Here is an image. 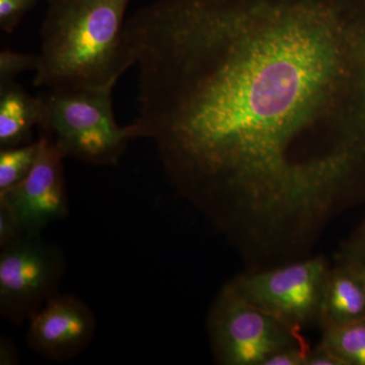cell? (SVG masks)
<instances>
[{
    "mask_svg": "<svg viewBox=\"0 0 365 365\" xmlns=\"http://www.w3.org/2000/svg\"><path fill=\"white\" fill-rule=\"evenodd\" d=\"M130 0H48L34 83L46 90L105 88L135 66L127 40Z\"/></svg>",
    "mask_w": 365,
    "mask_h": 365,
    "instance_id": "2",
    "label": "cell"
},
{
    "mask_svg": "<svg viewBox=\"0 0 365 365\" xmlns=\"http://www.w3.org/2000/svg\"><path fill=\"white\" fill-rule=\"evenodd\" d=\"M329 274L325 260L314 258L242 276L230 284L255 307L299 333L321 317Z\"/></svg>",
    "mask_w": 365,
    "mask_h": 365,
    "instance_id": "6",
    "label": "cell"
},
{
    "mask_svg": "<svg viewBox=\"0 0 365 365\" xmlns=\"http://www.w3.org/2000/svg\"><path fill=\"white\" fill-rule=\"evenodd\" d=\"M113 86L46 90L41 135L64 158L93 165H116L129 141L131 124L120 126L113 110Z\"/></svg>",
    "mask_w": 365,
    "mask_h": 365,
    "instance_id": "3",
    "label": "cell"
},
{
    "mask_svg": "<svg viewBox=\"0 0 365 365\" xmlns=\"http://www.w3.org/2000/svg\"><path fill=\"white\" fill-rule=\"evenodd\" d=\"M66 259L41 234H25L1 248L0 313L21 325L58 294Z\"/></svg>",
    "mask_w": 365,
    "mask_h": 365,
    "instance_id": "5",
    "label": "cell"
},
{
    "mask_svg": "<svg viewBox=\"0 0 365 365\" xmlns=\"http://www.w3.org/2000/svg\"><path fill=\"white\" fill-rule=\"evenodd\" d=\"M18 364V354L11 340L1 338L0 341V364L11 365Z\"/></svg>",
    "mask_w": 365,
    "mask_h": 365,
    "instance_id": "18",
    "label": "cell"
},
{
    "mask_svg": "<svg viewBox=\"0 0 365 365\" xmlns=\"http://www.w3.org/2000/svg\"><path fill=\"white\" fill-rule=\"evenodd\" d=\"M40 150L32 170L16 186L0 192L6 206L25 234H41L69 215L63 155L48 137L40 135Z\"/></svg>",
    "mask_w": 365,
    "mask_h": 365,
    "instance_id": "7",
    "label": "cell"
},
{
    "mask_svg": "<svg viewBox=\"0 0 365 365\" xmlns=\"http://www.w3.org/2000/svg\"><path fill=\"white\" fill-rule=\"evenodd\" d=\"M25 235L14 216L6 206L0 204V248L7 246Z\"/></svg>",
    "mask_w": 365,
    "mask_h": 365,
    "instance_id": "15",
    "label": "cell"
},
{
    "mask_svg": "<svg viewBox=\"0 0 365 365\" xmlns=\"http://www.w3.org/2000/svg\"><path fill=\"white\" fill-rule=\"evenodd\" d=\"M42 97L28 93L16 81L0 86V148L33 143L35 127L42 121Z\"/></svg>",
    "mask_w": 365,
    "mask_h": 365,
    "instance_id": "9",
    "label": "cell"
},
{
    "mask_svg": "<svg viewBox=\"0 0 365 365\" xmlns=\"http://www.w3.org/2000/svg\"><path fill=\"white\" fill-rule=\"evenodd\" d=\"M364 0H155L127 19L134 137L235 234H306L356 160L351 96Z\"/></svg>",
    "mask_w": 365,
    "mask_h": 365,
    "instance_id": "1",
    "label": "cell"
},
{
    "mask_svg": "<svg viewBox=\"0 0 365 365\" xmlns=\"http://www.w3.org/2000/svg\"><path fill=\"white\" fill-rule=\"evenodd\" d=\"M323 346L346 364L365 365V319L326 327Z\"/></svg>",
    "mask_w": 365,
    "mask_h": 365,
    "instance_id": "11",
    "label": "cell"
},
{
    "mask_svg": "<svg viewBox=\"0 0 365 365\" xmlns=\"http://www.w3.org/2000/svg\"><path fill=\"white\" fill-rule=\"evenodd\" d=\"M309 354L307 345L297 346L277 353L264 365H307Z\"/></svg>",
    "mask_w": 365,
    "mask_h": 365,
    "instance_id": "16",
    "label": "cell"
},
{
    "mask_svg": "<svg viewBox=\"0 0 365 365\" xmlns=\"http://www.w3.org/2000/svg\"><path fill=\"white\" fill-rule=\"evenodd\" d=\"M364 253H365V242H364Z\"/></svg>",
    "mask_w": 365,
    "mask_h": 365,
    "instance_id": "20",
    "label": "cell"
},
{
    "mask_svg": "<svg viewBox=\"0 0 365 365\" xmlns=\"http://www.w3.org/2000/svg\"><path fill=\"white\" fill-rule=\"evenodd\" d=\"M39 66V53H21L4 49L0 52V86L16 81L26 71H36Z\"/></svg>",
    "mask_w": 365,
    "mask_h": 365,
    "instance_id": "13",
    "label": "cell"
},
{
    "mask_svg": "<svg viewBox=\"0 0 365 365\" xmlns=\"http://www.w3.org/2000/svg\"><path fill=\"white\" fill-rule=\"evenodd\" d=\"M359 272L360 277L362 278L364 282L365 283V269H361V270H356Z\"/></svg>",
    "mask_w": 365,
    "mask_h": 365,
    "instance_id": "19",
    "label": "cell"
},
{
    "mask_svg": "<svg viewBox=\"0 0 365 365\" xmlns=\"http://www.w3.org/2000/svg\"><path fill=\"white\" fill-rule=\"evenodd\" d=\"M307 365H346L342 359L322 345L316 351L311 352Z\"/></svg>",
    "mask_w": 365,
    "mask_h": 365,
    "instance_id": "17",
    "label": "cell"
},
{
    "mask_svg": "<svg viewBox=\"0 0 365 365\" xmlns=\"http://www.w3.org/2000/svg\"><path fill=\"white\" fill-rule=\"evenodd\" d=\"M96 333L95 314L74 295L57 294L29 319L26 342L51 361H66L85 351Z\"/></svg>",
    "mask_w": 365,
    "mask_h": 365,
    "instance_id": "8",
    "label": "cell"
},
{
    "mask_svg": "<svg viewBox=\"0 0 365 365\" xmlns=\"http://www.w3.org/2000/svg\"><path fill=\"white\" fill-rule=\"evenodd\" d=\"M321 318L326 327L365 319V283L356 270H339L329 274Z\"/></svg>",
    "mask_w": 365,
    "mask_h": 365,
    "instance_id": "10",
    "label": "cell"
},
{
    "mask_svg": "<svg viewBox=\"0 0 365 365\" xmlns=\"http://www.w3.org/2000/svg\"><path fill=\"white\" fill-rule=\"evenodd\" d=\"M40 150L39 139L0 150V192L16 186L32 170Z\"/></svg>",
    "mask_w": 365,
    "mask_h": 365,
    "instance_id": "12",
    "label": "cell"
},
{
    "mask_svg": "<svg viewBox=\"0 0 365 365\" xmlns=\"http://www.w3.org/2000/svg\"><path fill=\"white\" fill-rule=\"evenodd\" d=\"M208 329L216 359L225 365H264L277 353L304 345L299 333L255 307L230 283L213 304Z\"/></svg>",
    "mask_w": 365,
    "mask_h": 365,
    "instance_id": "4",
    "label": "cell"
},
{
    "mask_svg": "<svg viewBox=\"0 0 365 365\" xmlns=\"http://www.w3.org/2000/svg\"><path fill=\"white\" fill-rule=\"evenodd\" d=\"M38 0H0V28L4 32L13 33Z\"/></svg>",
    "mask_w": 365,
    "mask_h": 365,
    "instance_id": "14",
    "label": "cell"
}]
</instances>
